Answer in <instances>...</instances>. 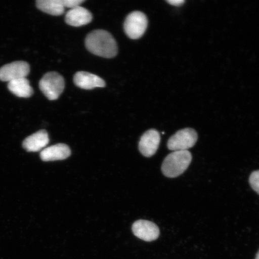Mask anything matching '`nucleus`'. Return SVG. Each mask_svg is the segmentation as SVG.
<instances>
[{"instance_id": "1", "label": "nucleus", "mask_w": 259, "mask_h": 259, "mask_svg": "<svg viewBox=\"0 0 259 259\" xmlns=\"http://www.w3.org/2000/svg\"><path fill=\"white\" fill-rule=\"evenodd\" d=\"M85 46L90 53L103 58H111L118 53L115 38L105 30H98L90 32L86 37Z\"/></svg>"}, {"instance_id": "2", "label": "nucleus", "mask_w": 259, "mask_h": 259, "mask_svg": "<svg viewBox=\"0 0 259 259\" xmlns=\"http://www.w3.org/2000/svg\"><path fill=\"white\" fill-rule=\"evenodd\" d=\"M192 160V155L189 151H173L164 158L162 172L168 178L179 177L187 169Z\"/></svg>"}, {"instance_id": "3", "label": "nucleus", "mask_w": 259, "mask_h": 259, "mask_svg": "<svg viewBox=\"0 0 259 259\" xmlns=\"http://www.w3.org/2000/svg\"><path fill=\"white\" fill-rule=\"evenodd\" d=\"M65 87L64 77L55 72L45 74L39 82V88L49 100H56L63 92Z\"/></svg>"}, {"instance_id": "4", "label": "nucleus", "mask_w": 259, "mask_h": 259, "mask_svg": "<svg viewBox=\"0 0 259 259\" xmlns=\"http://www.w3.org/2000/svg\"><path fill=\"white\" fill-rule=\"evenodd\" d=\"M148 27L147 16L141 12L135 11L126 18L124 29L126 35L132 39H138L145 33Z\"/></svg>"}, {"instance_id": "5", "label": "nucleus", "mask_w": 259, "mask_h": 259, "mask_svg": "<svg viewBox=\"0 0 259 259\" xmlns=\"http://www.w3.org/2000/svg\"><path fill=\"white\" fill-rule=\"evenodd\" d=\"M197 134L194 129L187 128L178 131L167 142V148L173 151H188L197 141Z\"/></svg>"}, {"instance_id": "6", "label": "nucleus", "mask_w": 259, "mask_h": 259, "mask_svg": "<svg viewBox=\"0 0 259 259\" xmlns=\"http://www.w3.org/2000/svg\"><path fill=\"white\" fill-rule=\"evenodd\" d=\"M30 65L25 61H15L6 64L0 68V80L9 82L24 78L30 73Z\"/></svg>"}, {"instance_id": "7", "label": "nucleus", "mask_w": 259, "mask_h": 259, "mask_svg": "<svg viewBox=\"0 0 259 259\" xmlns=\"http://www.w3.org/2000/svg\"><path fill=\"white\" fill-rule=\"evenodd\" d=\"M132 231L137 237L147 242L156 240L160 235L158 226L148 220H138L133 225Z\"/></svg>"}, {"instance_id": "8", "label": "nucleus", "mask_w": 259, "mask_h": 259, "mask_svg": "<svg viewBox=\"0 0 259 259\" xmlns=\"http://www.w3.org/2000/svg\"><path fill=\"white\" fill-rule=\"evenodd\" d=\"M160 139V135L156 130L151 129L146 132L139 141V151L146 157L153 156L159 147Z\"/></svg>"}, {"instance_id": "9", "label": "nucleus", "mask_w": 259, "mask_h": 259, "mask_svg": "<svg viewBox=\"0 0 259 259\" xmlns=\"http://www.w3.org/2000/svg\"><path fill=\"white\" fill-rule=\"evenodd\" d=\"M73 81L77 87L84 90L103 88L106 85L105 80L101 77L87 72H77L74 74Z\"/></svg>"}, {"instance_id": "10", "label": "nucleus", "mask_w": 259, "mask_h": 259, "mask_svg": "<svg viewBox=\"0 0 259 259\" xmlns=\"http://www.w3.org/2000/svg\"><path fill=\"white\" fill-rule=\"evenodd\" d=\"M93 16L89 10L78 7L70 9L66 15L65 21L68 25L73 27H81L90 23L92 21Z\"/></svg>"}, {"instance_id": "11", "label": "nucleus", "mask_w": 259, "mask_h": 259, "mask_svg": "<svg viewBox=\"0 0 259 259\" xmlns=\"http://www.w3.org/2000/svg\"><path fill=\"white\" fill-rule=\"evenodd\" d=\"M70 155L71 150L69 146L58 144L45 148L41 151L40 156L44 161H51L65 160Z\"/></svg>"}, {"instance_id": "12", "label": "nucleus", "mask_w": 259, "mask_h": 259, "mask_svg": "<svg viewBox=\"0 0 259 259\" xmlns=\"http://www.w3.org/2000/svg\"><path fill=\"white\" fill-rule=\"evenodd\" d=\"M49 142L48 132L41 130L26 138L23 142V147L28 152H37L46 147Z\"/></svg>"}, {"instance_id": "13", "label": "nucleus", "mask_w": 259, "mask_h": 259, "mask_svg": "<svg viewBox=\"0 0 259 259\" xmlns=\"http://www.w3.org/2000/svg\"><path fill=\"white\" fill-rule=\"evenodd\" d=\"M8 87L10 92L22 98H28L33 94L30 82L25 77L11 81L8 83Z\"/></svg>"}, {"instance_id": "14", "label": "nucleus", "mask_w": 259, "mask_h": 259, "mask_svg": "<svg viewBox=\"0 0 259 259\" xmlns=\"http://www.w3.org/2000/svg\"><path fill=\"white\" fill-rule=\"evenodd\" d=\"M37 8L41 11L53 16H60L64 12L61 0H37Z\"/></svg>"}, {"instance_id": "15", "label": "nucleus", "mask_w": 259, "mask_h": 259, "mask_svg": "<svg viewBox=\"0 0 259 259\" xmlns=\"http://www.w3.org/2000/svg\"><path fill=\"white\" fill-rule=\"evenodd\" d=\"M249 183L252 190L259 194V170L252 171L249 178Z\"/></svg>"}, {"instance_id": "16", "label": "nucleus", "mask_w": 259, "mask_h": 259, "mask_svg": "<svg viewBox=\"0 0 259 259\" xmlns=\"http://www.w3.org/2000/svg\"><path fill=\"white\" fill-rule=\"evenodd\" d=\"M62 4L65 8L71 9L78 7L80 4L85 2V0H61Z\"/></svg>"}, {"instance_id": "17", "label": "nucleus", "mask_w": 259, "mask_h": 259, "mask_svg": "<svg viewBox=\"0 0 259 259\" xmlns=\"http://www.w3.org/2000/svg\"><path fill=\"white\" fill-rule=\"evenodd\" d=\"M167 2L171 5L180 6L183 5L185 1L184 0H167Z\"/></svg>"}, {"instance_id": "18", "label": "nucleus", "mask_w": 259, "mask_h": 259, "mask_svg": "<svg viewBox=\"0 0 259 259\" xmlns=\"http://www.w3.org/2000/svg\"><path fill=\"white\" fill-rule=\"evenodd\" d=\"M255 259H259V250L257 252V253L256 254V256H255Z\"/></svg>"}]
</instances>
